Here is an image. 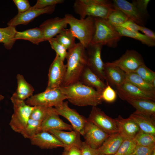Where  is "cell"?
<instances>
[{
	"instance_id": "cell-8",
	"label": "cell",
	"mask_w": 155,
	"mask_h": 155,
	"mask_svg": "<svg viewBox=\"0 0 155 155\" xmlns=\"http://www.w3.org/2000/svg\"><path fill=\"white\" fill-rule=\"evenodd\" d=\"M87 120L110 135L119 132L117 123L115 119L107 115L96 106H92Z\"/></svg>"
},
{
	"instance_id": "cell-1",
	"label": "cell",
	"mask_w": 155,
	"mask_h": 155,
	"mask_svg": "<svg viewBox=\"0 0 155 155\" xmlns=\"http://www.w3.org/2000/svg\"><path fill=\"white\" fill-rule=\"evenodd\" d=\"M59 88L68 101L75 105L96 106L103 102L101 92L79 81L66 86H61Z\"/></svg>"
},
{
	"instance_id": "cell-23",
	"label": "cell",
	"mask_w": 155,
	"mask_h": 155,
	"mask_svg": "<svg viewBox=\"0 0 155 155\" xmlns=\"http://www.w3.org/2000/svg\"><path fill=\"white\" fill-rule=\"evenodd\" d=\"M79 81L82 84L94 88L100 92L106 86V84L102 81L87 66L81 73Z\"/></svg>"
},
{
	"instance_id": "cell-26",
	"label": "cell",
	"mask_w": 155,
	"mask_h": 155,
	"mask_svg": "<svg viewBox=\"0 0 155 155\" xmlns=\"http://www.w3.org/2000/svg\"><path fill=\"white\" fill-rule=\"evenodd\" d=\"M16 78L17 89L11 96L18 100L24 101L33 95L34 88L26 81L22 75L18 74Z\"/></svg>"
},
{
	"instance_id": "cell-3",
	"label": "cell",
	"mask_w": 155,
	"mask_h": 155,
	"mask_svg": "<svg viewBox=\"0 0 155 155\" xmlns=\"http://www.w3.org/2000/svg\"><path fill=\"white\" fill-rule=\"evenodd\" d=\"M64 17L75 38L87 48L91 43L94 32V18L87 16L79 19L69 14H65Z\"/></svg>"
},
{
	"instance_id": "cell-31",
	"label": "cell",
	"mask_w": 155,
	"mask_h": 155,
	"mask_svg": "<svg viewBox=\"0 0 155 155\" xmlns=\"http://www.w3.org/2000/svg\"><path fill=\"white\" fill-rule=\"evenodd\" d=\"M56 40L68 51L75 45V37L69 29H63L55 37Z\"/></svg>"
},
{
	"instance_id": "cell-39",
	"label": "cell",
	"mask_w": 155,
	"mask_h": 155,
	"mask_svg": "<svg viewBox=\"0 0 155 155\" xmlns=\"http://www.w3.org/2000/svg\"><path fill=\"white\" fill-rule=\"evenodd\" d=\"M106 86L101 92V97L102 101L111 103L116 100L117 97V93L106 82Z\"/></svg>"
},
{
	"instance_id": "cell-34",
	"label": "cell",
	"mask_w": 155,
	"mask_h": 155,
	"mask_svg": "<svg viewBox=\"0 0 155 155\" xmlns=\"http://www.w3.org/2000/svg\"><path fill=\"white\" fill-rule=\"evenodd\" d=\"M30 118L36 120L42 121L51 113L54 111L53 107H47L41 106H33Z\"/></svg>"
},
{
	"instance_id": "cell-48",
	"label": "cell",
	"mask_w": 155,
	"mask_h": 155,
	"mask_svg": "<svg viewBox=\"0 0 155 155\" xmlns=\"http://www.w3.org/2000/svg\"><path fill=\"white\" fill-rule=\"evenodd\" d=\"M4 98V96L0 94V101L3 100Z\"/></svg>"
},
{
	"instance_id": "cell-52",
	"label": "cell",
	"mask_w": 155,
	"mask_h": 155,
	"mask_svg": "<svg viewBox=\"0 0 155 155\" xmlns=\"http://www.w3.org/2000/svg\"><path fill=\"white\" fill-rule=\"evenodd\" d=\"M130 155H135L133 153V154H131Z\"/></svg>"
},
{
	"instance_id": "cell-10",
	"label": "cell",
	"mask_w": 155,
	"mask_h": 155,
	"mask_svg": "<svg viewBox=\"0 0 155 155\" xmlns=\"http://www.w3.org/2000/svg\"><path fill=\"white\" fill-rule=\"evenodd\" d=\"M54 109L58 115L64 117L69 121L74 130L83 136L84 127L87 119L80 115L75 110L70 108L67 101H63L59 106L54 107Z\"/></svg>"
},
{
	"instance_id": "cell-43",
	"label": "cell",
	"mask_w": 155,
	"mask_h": 155,
	"mask_svg": "<svg viewBox=\"0 0 155 155\" xmlns=\"http://www.w3.org/2000/svg\"><path fill=\"white\" fill-rule=\"evenodd\" d=\"M80 148L81 155H99V154L97 149L92 148L85 142H82Z\"/></svg>"
},
{
	"instance_id": "cell-32",
	"label": "cell",
	"mask_w": 155,
	"mask_h": 155,
	"mask_svg": "<svg viewBox=\"0 0 155 155\" xmlns=\"http://www.w3.org/2000/svg\"><path fill=\"white\" fill-rule=\"evenodd\" d=\"M42 122L30 118L26 127L20 133L24 138L31 139L42 131Z\"/></svg>"
},
{
	"instance_id": "cell-22",
	"label": "cell",
	"mask_w": 155,
	"mask_h": 155,
	"mask_svg": "<svg viewBox=\"0 0 155 155\" xmlns=\"http://www.w3.org/2000/svg\"><path fill=\"white\" fill-rule=\"evenodd\" d=\"M72 131L73 130L71 125L64 122L55 112L49 114L42 121L41 130L48 131L50 130Z\"/></svg>"
},
{
	"instance_id": "cell-42",
	"label": "cell",
	"mask_w": 155,
	"mask_h": 155,
	"mask_svg": "<svg viewBox=\"0 0 155 155\" xmlns=\"http://www.w3.org/2000/svg\"><path fill=\"white\" fill-rule=\"evenodd\" d=\"M155 151V145L148 146L137 145L133 152L135 155H152Z\"/></svg>"
},
{
	"instance_id": "cell-41",
	"label": "cell",
	"mask_w": 155,
	"mask_h": 155,
	"mask_svg": "<svg viewBox=\"0 0 155 155\" xmlns=\"http://www.w3.org/2000/svg\"><path fill=\"white\" fill-rule=\"evenodd\" d=\"M150 1V0H133L132 3L146 18L148 15L147 9L148 5Z\"/></svg>"
},
{
	"instance_id": "cell-9",
	"label": "cell",
	"mask_w": 155,
	"mask_h": 155,
	"mask_svg": "<svg viewBox=\"0 0 155 155\" xmlns=\"http://www.w3.org/2000/svg\"><path fill=\"white\" fill-rule=\"evenodd\" d=\"M107 63L119 67L126 73L134 72L140 66L145 64L142 56L134 50H127L118 59Z\"/></svg>"
},
{
	"instance_id": "cell-12",
	"label": "cell",
	"mask_w": 155,
	"mask_h": 155,
	"mask_svg": "<svg viewBox=\"0 0 155 155\" xmlns=\"http://www.w3.org/2000/svg\"><path fill=\"white\" fill-rule=\"evenodd\" d=\"M63 62L56 54L49 67L46 89L58 88L62 85L66 70V65L64 64Z\"/></svg>"
},
{
	"instance_id": "cell-20",
	"label": "cell",
	"mask_w": 155,
	"mask_h": 155,
	"mask_svg": "<svg viewBox=\"0 0 155 155\" xmlns=\"http://www.w3.org/2000/svg\"><path fill=\"white\" fill-rule=\"evenodd\" d=\"M48 132L55 135L62 143L65 146V150H67L73 147L80 148L82 143L81 134L75 130L67 132L51 129Z\"/></svg>"
},
{
	"instance_id": "cell-19",
	"label": "cell",
	"mask_w": 155,
	"mask_h": 155,
	"mask_svg": "<svg viewBox=\"0 0 155 155\" xmlns=\"http://www.w3.org/2000/svg\"><path fill=\"white\" fill-rule=\"evenodd\" d=\"M104 73L105 80L116 88L125 81L126 73L119 67L104 63Z\"/></svg>"
},
{
	"instance_id": "cell-11",
	"label": "cell",
	"mask_w": 155,
	"mask_h": 155,
	"mask_svg": "<svg viewBox=\"0 0 155 155\" xmlns=\"http://www.w3.org/2000/svg\"><path fill=\"white\" fill-rule=\"evenodd\" d=\"M102 46L90 44L86 49L87 57V66L103 81L105 80L104 63L101 57Z\"/></svg>"
},
{
	"instance_id": "cell-24",
	"label": "cell",
	"mask_w": 155,
	"mask_h": 155,
	"mask_svg": "<svg viewBox=\"0 0 155 155\" xmlns=\"http://www.w3.org/2000/svg\"><path fill=\"white\" fill-rule=\"evenodd\" d=\"M124 139L119 132L111 135L97 149L99 154H115Z\"/></svg>"
},
{
	"instance_id": "cell-7",
	"label": "cell",
	"mask_w": 155,
	"mask_h": 155,
	"mask_svg": "<svg viewBox=\"0 0 155 155\" xmlns=\"http://www.w3.org/2000/svg\"><path fill=\"white\" fill-rule=\"evenodd\" d=\"M10 99L13 104L14 112L9 125L14 131L20 133L30 119L34 106L27 104L24 101L18 100L12 96Z\"/></svg>"
},
{
	"instance_id": "cell-13",
	"label": "cell",
	"mask_w": 155,
	"mask_h": 155,
	"mask_svg": "<svg viewBox=\"0 0 155 155\" xmlns=\"http://www.w3.org/2000/svg\"><path fill=\"white\" fill-rule=\"evenodd\" d=\"M116 91L120 98L123 100L132 99L155 101V95L145 92L126 81L116 88Z\"/></svg>"
},
{
	"instance_id": "cell-45",
	"label": "cell",
	"mask_w": 155,
	"mask_h": 155,
	"mask_svg": "<svg viewBox=\"0 0 155 155\" xmlns=\"http://www.w3.org/2000/svg\"><path fill=\"white\" fill-rule=\"evenodd\" d=\"M140 26L132 20H129L122 24L115 26L114 27H119L130 31L138 32L139 31Z\"/></svg>"
},
{
	"instance_id": "cell-35",
	"label": "cell",
	"mask_w": 155,
	"mask_h": 155,
	"mask_svg": "<svg viewBox=\"0 0 155 155\" xmlns=\"http://www.w3.org/2000/svg\"><path fill=\"white\" fill-rule=\"evenodd\" d=\"M134 72L155 87V72L147 67L145 64L140 66Z\"/></svg>"
},
{
	"instance_id": "cell-21",
	"label": "cell",
	"mask_w": 155,
	"mask_h": 155,
	"mask_svg": "<svg viewBox=\"0 0 155 155\" xmlns=\"http://www.w3.org/2000/svg\"><path fill=\"white\" fill-rule=\"evenodd\" d=\"M115 119L117 125L119 132L125 138L133 139L140 130L136 123L129 117L124 118L119 115Z\"/></svg>"
},
{
	"instance_id": "cell-37",
	"label": "cell",
	"mask_w": 155,
	"mask_h": 155,
	"mask_svg": "<svg viewBox=\"0 0 155 155\" xmlns=\"http://www.w3.org/2000/svg\"><path fill=\"white\" fill-rule=\"evenodd\" d=\"M137 145L133 139L125 138L116 155H130L133 154Z\"/></svg>"
},
{
	"instance_id": "cell-28",
	"label": "cell",
	"mask_w": 155,
	"mask_h": 155,
	"mask_svg": "<svg viewBox=\"0 0 155 155\" xmlns=\"http://www.w3.org/2000/svg\"><path fill=\"white\" fill-rule=\"evenodd\" d=\"M15 39L27 40L33 44H38L45 41L43 34L39 28H35L22 31H17Z\"/></svg>"
},
{
	"instance_id": "cell-33",
	"label": "cell",
	"mask_w": 155,
	"mask_h": 155,
	"mask_svg": "<svg viewBox=\"0 0 155 155\" xmlns=\"http://www.w3.org/2000/svg\"><path fill=\"white\" fill-rule=\"evenodd\" d=\"M133 139L137 145L148 146L155 145V135L145 132L140 130Z\"/></svg>"
},
{
	"instance_id": "cell-46",
	"label": "cell",
	"mask_w": 155,
	"mask_h": 155,
	"mask_svg": "<svg viewBox=\"0 0 155 155\" xmlns=\"http://www.w3.org/2000/svg\"><path fill=\"white\" fill-rule=\"evenodd\" d=\"M139 30L149 38L155 41V33L153 31L144 26H140Z\"/></svg>"
},
{
	"instance_id": "cell-40",
	"label": "cell",
	"mask_w": 155,
	"mask_h": 155,
	"mask_svg": "<svg viewBox=\"0 0 155 155\" xmlns=\"http://www.w3.org/2000/svg\"><path fill=\"white\" fill-rule=\"evenodd\" d=\"M64 1L63 0H38L32 7L34 9H42L57 4H62Z\"/></svg>"
},
{
	"instance_id": "cell-50",
	"label": "cell",
	"mask_w": 155,
	"mask_h": 155,
	"mask_svg": "<svg viewBox=\"0 0 155 155\" xmlns=\"http://www.w3.org/2000/svg\"><path fill=\"white\" fill-rule=\"evenodd\" d=\"M99 155H116L115 154H99Z\"/></svg>"
},
{
	"instance_id": "cell-27",
	"label": "cell",
	"mask_w": 155,
	"mask_h": 155,
	"mask_svg": "<svg viewBox=\"0 0 155 155\" xmlns=\"http://www.w3.org/2000/svg\"><path fill=\"white\" fill-rule=\"evenodd\" d=\"M125 101L136 109V112L155 118V102L142 99H128Z\"/></svg>"
},
{
	"instance_id": "cell-44",
	"label": "cell",
	"mask_w": 155,
	"mask_h": 155,
	"mask_svg": "<svg viewBox=\"0 0 155 155\" xmlns=\"http://www.w3.org/2000/svg\"><path fill=\"white\" fill-rule=\"evenodd\" d=\"M13 1L17 7L18 13H24L31 7L27 0H13Z\"/></svg>"
},
{
	"instance_id": "cell-17",
	"label": "cell",
	"mask_w": 155,
	"mask_h": 155,
	"mask_svg": "<svg viewBox=\"0 0 155 155\" xmlns=\"http://www.w3.org/2000/svg\"><path fill=\"white\" fill-rule=\"evenodd\" d=\"M30 140L32 145L42 149L65 147L64 145L56 137L48 131H42Z\"/></svg>"
},
{
	"instance_id": "cell-30",
	"label": "cell",
	"mask_w": 155,
	"mask_h": 155,
	"mask_svg": "<svg viewBox=\"0 0 155 155\" xmlns=\"http://www.w3.org/2000/svg\"><path fill=\"white\" fill-rule=\"evenodd\" d=\"M114 28L122 36L127 37L134 39L149 47H152L155 46V41L149 38L139 32H132L119 27Z\"/></svg>"
},
{
	"instance_id": "cell-15",
	"label": "cell",
	"mask_w": 155,
	"mask_h": 155,
	"mask_svg": "<svg viewBox=\"0 0 155 155\" xmlns=\"http://www.w3.org/2000/svg\"><path fill=\"white\" fill-rule=\"evenodd\" d=\"M56 5L42 9H34L32 7L26 11L18 14L7 23L8 26L16 27L20 25H27L37 16L44 14H51L55 11Z\"/></svg>"
},
{
	"instance_id": "cell-5",
	"label": "cell",
	"mask_w": 155,
	"mask_h": 155,
	"mask_svg": "<svg viewBox=\"0 0 155 155\" xmlns=\"http://www.w3.org/2000/svg\"><path fill=\"white\" fill-rule=\"evenodd\" d=\"M73 8L80 19L85 18L87 16L106 20L115 9L113 3L110 5L99 4L89 2L86 0H76Z\"/></svg>"
},
{
	"instance_id": "cell-16",
	"label": "cell",
	"mask_w": 155,
	"mask_h": 155,
	"mask_svg": "<svg viewBox=\"0 0 155 155\" xmlns=\"http://www.w3.org/2000/svg\"><path fill=\"white\" fill-rule=\"evenodd\" d=\"M67 25L64 17H57L46 20L40 25L39 28L43 34L45 40L48 41L66 28Z\"/></svg>"
},
{
	"instance_id": "cell-29",
	"label": "cell",
	"mask_w": 155,
	"mask_h": 155,
	"mask_svg": "<svg viewBox=\"0 0 155 155\" xmlns=\"http://www.w3.org/2000/svg\"><path fill=\"white\" fill-rule=\"evenodd\" d=\"M126 80L141 90L155 95V87L142 78L134 72L126 73Z\"/></svg>"
},
{
	"instance_id": "cell-25",
	"label": "cell",
	"mask_w": 155,
	"mask_h": 155,
	"mask_svg": "<svg viewBox=\"0 0 155 155\" xmlns=\"http://www.w3.org/2000/svg\"><path fill=\"white\" fill-rule=\"evenodd\" d=\"M141 131L155 135V118L135 111L129 117Z\"/></svg>"
},
{
	"instance_id": "cell-14",
	"label": "cell",
	"mask_w": 155,
	"mask_h": 155,
	"mask_svg": "<svg viewBox=\"0 0 155 155\" xmlns=\"http://www.w3.org/2000/svg\"><path fill=\"white\" fill-rule=\"evenodd\" d=\"M110 135L87 120L84 127L83 136L85 142L91 147L98 149Z\"/></svg>"
},
{
	"instance_id": "cell-6",
	"label": "cell",
	"mask_w": 155,
	"mask_h": 155,
	"mask_svg": "<svg viewBox=\"0 0 155 155\" xmlns=\"http://www.w3.org/2000/svg\"><path fill=\"white\" fill-rule=\"evenodd\" d=\"M67 98L59 87L46 89L43 92L32 95L28 98L25 102L31 106H41L56 107L61 105Z\"/></svg>"
},
{
	"instance_id": "cell-49",
	"label": "cell",
	"mask_w": 155,
	"mask_h": 155,
	"mask_svg": "<svg viewBox=\"0 0 155 155\" xmlns=\"http://www.w3.org/2000/svg\"><path fill=\"white\" fill-rule=\"evenodd\" d=\"M62 155H67L66 151L64 150Z\"/></svg>"
},
{
	"instance_id": "cell-18",
	"label": "cell",
	"mask_w": 155,
	"mask_h": 155,
	"mask_svg": "<svg viewBox=\"0 0 155 155\" xmlns=\"http://www.w3.org/2000/svg\"><path fill=\"white\" fill-rule=\"evenodd\" d=\"M114 6L123 12L129 19L137 25L144 26L145 17L135 6L125 0H114Z\"/></svg>"
},
{
	"instance_id": "cell-38",
	"label": "cell",
	"mask_w": 155,
	"mask_h": 155,
	"mask_svg": "<svg viewBox=\"0 0 155 155\" xmlns=\"http://www.w3.org/2000/svg\"><path fill=\"white\" fill-rule=\"evenodd\" d=\"M48 41L51 48L55 51L56 54L64 61L67 55V49L59 43L55 38L50 39Z\"/></svg>"
},
{
	"instance_id": "cell-4",
	"label": "cell",
	"mask_w": 155,
	"mask_h": 155,
	"mask_svg": "<svg viewBox=\"0 0 155 155\" xmlns=\"http://www.w3.org/2000/svg\"><path fill=\"white\" fill-rule=\"evenodd\" d=\"M95 30L90 44L117 46L122 37L106 19L94 18Z\"/></svg>"
},
{
	"instance_id": "cell-36",
	"label": "cell",
	"mask_w": 155,
	"mask_h": 155,
	"mask_svg": "<svg viewBox=\"0 0 155 155\" xmlns=\"http://www.w3.org/2000/svg\"><path fill=\"white\" fill-rule=\"evenodd\" d=\"M129 20H130L123 12L116 7L106 19L108 23L114 27Z\"/></svg>"
},
{
	"instance_id": "cell-47",
	"label": "cell",
	"mask_w": 155,
	"mask_h": 155,
	"mask_svg": "<svg viewBox=\"0 0 155 155\" xmlns=\"http://www.w3.org/2000/svg\"><path fill=\"white\" fill-rule=\"evenodd\" d=\"M80 148L78 147H73L70 148L67 150V155H81V153Z\"/></svg>"
},
{
	"instance_id": "cell-51",
	"label": "cell",
	"mask_w": 155,
	"mask_h": 155,
	"mask_svg": "<svg viewBox=\"0 0 155 155\" xmlns=\"http://www.w3.org/2000/svg\"><path fill=\"white\" fill-rule=\"evenodd\" d=\"M152 155H155V151L153 152Z\"/></svg>"
},
{
	"instance_id": "cell-2",
	"label": "cell",
	"mask_w": 155,
	"mask_h": 155,
	"mask_svg": "<svg viewBox=\"0 0 155 155\" xmlns=\"http://www.w3.org/2000/svg\"><path fill=\"white\" fill-rule=\"evenodd\" d=\"M67 59L66 70L62 86H66L79 81L83 71L87 65L86 49L80 42L68 51Z\"/></svg>"
}]
</instances>
